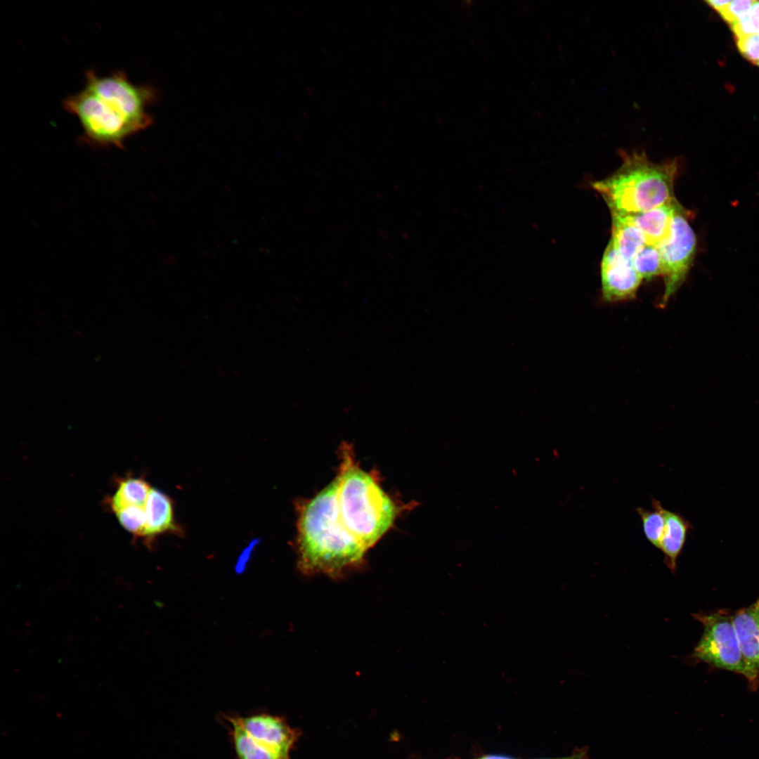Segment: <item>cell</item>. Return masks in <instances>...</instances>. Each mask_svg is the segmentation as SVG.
Masks as SVG:
<instances>
[{
	"label": "cell",
	"mask_w": 759,
	"mask_h": 759,
	"mask_svg": "<svg viewBox=\"0 0 759 759\" xmlns=\"http://www.w3.org/2000/svg\"><path fill=\"white\" fill-rule=\"evenodd\" d=\"M757 65L759 66V63Z\"/></svg>",
	"instance_id": "cb8c5ba5"
},
{
	"label": "cell",
	"mask_w": 759,
	"mask_h": 759,
	"mask_svg": "<svg viewBox=\"0 0 759 759\" xmlns=\"http://www.w3.org/2000/svg\"><path fill=\"white\" fill-rule=\"evenodd\" d=\"M611 216L612 229L610 241L618 253L625 260L632 263L637 252L647 245L645 238L642 231L625 217Z\"/></svg>",
	"instance_id": "4fadbf2b"
},
{
	"label": "cell",
	"mask_w": 759,
	"mask_h": 759,
	"mask_svg": "<svg viewBox=\"0 0 759 759\" xmlns=\"http://www.w3.org/2000/svg\"><path fill=\"white\" fill-rule=\"evenodd\" d=\"M157 96L155 88L135 84L124 72L100 76L89 70L84 88L67 96L63 107L78 119L84 141L122 148L129 137L151 125L148 108Z\"/></svg>",
	"instance_id": "6da1fadb"
},
{
	"label": "cell",
	"mask_w": 759,
	"mask_h": 759,
	"mask_svg": "<svg viewBox=\"0 0 759 759\" xmlns=\"http://www.w3.org/2000/svg\"><path fill=\"white\" fill-rule=\"evenodd\" d=\"M588 748L587 747H582L575 748L573 753L569 756L554 759H588Z\"/></svg>",
	"instance_id": "44dd1931"
},
{
	"label": "cell",
	"mask_w": 759,
	"mask_h": 759,
	"mask_svg": "<svg viewBox=\"0 0 759 759\" xmlns=\"http://www.w3.org/2000/svg\"><path fill=\"white\" fill-rule=\"evenodd\" d=\"M333 479L336 511L345 531L367 551L394 526L404 508L382 488L375 472L363 470L353 448L343 443Z\"/></svg>",
	"instance_id": "3957f363"
},
{
	"label": "cell",
	"mask_w": 759,
	"mask_h": 759,
	"mask_svg": "<svg viewBox=\"0 0 759 759\" xmlns=\"http://www.w3.org/2000/svg\"><path fill=\"white\" fill-rule=\"evenodd\" d=\"M151 488L143 479H122L117 483L116 491L108 500L109 506L113 512L126 506L145 507Z\"/></svg>",
	"instance_id": "5bb4252c"
},
{
	"label": "cell",
	"mask_w": 759,
	"mask_h": 759,
	"mask_svg": "<svg viewBox=\"0 0 759 759\" xmlns=\"http://www.w3.org/2000/svg\"><path fill=\"white\" fill-rule=\"evenodd\" d=\"M146 525L143 537H153L174 527L173 507L168 496L151 488L145 505Z\"/></svg>",
	"instance_id": "7c38bea8"
},
{
	"label": "cell",
	"mask_w": 759,
	"mask_h": 759,
	"mask_svg": "<svg viewBox=\"0 0 759 759\" xmlns=\"http://www.w3.org/2000/svg\"><path fill=\"white\" fill-rule=\"evenodd\" d=\"M737 45L741 53L749 61L759 63V34H751L737 38Z\"/></svg>",
	"instance_id": "ffe728a7"
},
{
	"label": "cell",
	"mask_w": 759,
	"mask_h": 759,
	"mask_svg": "<svg viewBox=\"0 0 759 759\" xmlns=\"http://www.w3.org/2000/svg\"><path fill=\"white\" fill-rule=\"evenodd\" d=\"M225 717L235 722L258 747L280 755L290 757L299 736L297 729L275 715L264 713Z\"/></svg>",
	"instance_id": "52a82bcc"
},
{
	"label": "cell",
	"mask_w": 759,
	"mask_h": 759,
	"mask_svg": "<svg viewBox=\"0 0 759 759\" xmlns=\"http://www.w3.org/2000/svg\"><path fill=\"white\" fill-rule=\"evenodd\" d=\"M687 216V210L680 204L674 215L669 235L656 247L661 259L665 283L663 301L665 302L684 283L694 259L696 238Z\"/></svg>",
	"instance_id": "8992f818"
},
{
	"label": "cell",
	"mask_w": 759,
	"mask_h": 759,
	"mask_svg": "<svg viewBox=\"0 0 759 759\" xmlns=\"http://www.w3.org/2000/svg\"><path fill=\"white\" fill-rule=\"evenodd\" d=\"M759 2V1H758Z\"/></svg>",
	"instance_id": "d4e9b609"
},
{
	"label": "cell",
	"mask_w": 759,
	"mask_h": 759,
	"mask_svg": "<svg viewBox=\"0 0 759 759\" xmlns=\"http://www.w3.org/2000/svg\"><path fill=\"white\" fill-rule=\"evenodd\" d=\"M732 623L747 664L759 675V597L737 610L732 615Z\"/></svg>",
	"instance_id": "9c48e42d"
},
{
	"label": "cell",
	"mask_w": 759,
	"mask_h": 759,
	"mask_svg": "<svg viewBox=\"0 0 759 759\" xmlns=\"http://www.w3.org/2000/svg\"><path fill=\"white\" fill-rule=\"evenodd\" d=\"M718 13L722 11L730 2L728 0H709L706 1Z\"/></svg>",
	"instance_id": "7402d4cb"
},
{
	"label": "cell",
	"mask_w": 759,
	"mask_h": 759,
	"mask_svg": "<svg viewBox=\"0 0 759 759\" xmlns=\"http://www.w3.org/2000/svg\"><path fill=\"white\" fill-rule=\"evenodd\" d=\"M755 2L751 0L730 1L729 4L719 13L727 22L732 25L747 15Z\"/></svg>",
	"instance_id": "d6986e66"
},
{
	"label": "cell",
	"mask_w": 759,
	"mask_h": 759,
	"mask_svg": "<svg viewBox=\"0 0 759 759\" xmlns=\"http://www.w3.org/2000/svg\"><path fill=\"white\" fill-rule=\"evenodd\" d=\"M224 718L231 727V740L237 759H290L258 747L235 722Z\"/></svg>",
	"instance_id": "9a60e30c"
},
{
	"label": "cell",
	"mask_w": 759,
	"mask_h": 759,
	"mask_svg": "<svg viewBox=\"0 0 759 759\" xmlns=\"http://www.w3.org/2000/svg\"><path fill=\"white\" fill-rule=\"evenodd\" d=\"M651 503L653 510L637 507L636 512L642 520L645 537L651 544L659 549L665 528L664 507L655 498H652Z\"/></svg>",
	"instance_id": "2e32d148"
},
{
	"label": "cell",
	"mask_w": 759,
	"mask_h": 759,
	"mask_svg": "<svg viewBox=\"0 0 759 759\" xmlns=\"http://www.w3.org/2000/svg\"><path fill=\"white\" fill-rule=\"evenodd\" d=\"M680 205L675 198L649 211L621 216L642 231L647 245L657 247L669 235L674 215Z\"/></svg>",
	"instance_id": "30bf717a"
},
{
	"label": "cell",
	"mask_w": 759,
	"mask_h": 759,
	"mask_svg": "<svg viewBox=\"0 0 759 759\" xmlns=\"http://www.w3.org/2000/svg\"><path fill=\"white\" fill-rule=\"evenodd\" d=\"M481 759H513L512 758L501 755H486Z\"/></svg>",
	"instance_id": "603a6c76"
},
{
	"label": "cell",
	"mask_w": 759,
	"mask_h": 759,
	"mask_svg": "<svg viewBox=\"0 0 759 759\" xmlns=\"http://www.w3.org/2000/svg\"><path fill=\"white\" fill-rule=\"evenodd\" d=\"M692 616L702 624L703 631L690 659L743 675L750 691L759 689V675L751 670L742 654L732 615L726 610H718Z\"/></svg>",
	"instance_id": "5b68a950"
},
{
	"label": "cell",
	"mask_w": 759,
	"mask_h": 759,
	"mask_svg": "<svg viewBox=\"0 0 759 759\" xmlns=\"http://www.w3.org/2000/svg\"><path fill=\"white\" fill-rule=\"evenodd\" d=\"M665 528L659 549L664 554V562L675 573L677 559L684 547L688 531L692 528L690 522L682 514L663 509Z\"/></svg>",
	"instance_id": "8fae6325"
},
{
	"label": "cell",
	"mask_w": 759,
	"mask_h": 759,
	"mask_svg": "<svg viewBox=\"0 0 759 759\" xmlns=\"http://www.w3.org/2000/svg\"><path fill=\"white\" fill-rule=\"evenodd\" d=\"M333 480L297 505L298 566L306 574L338 578L363 563L366 551L337 526Z\"/></svg>",
	"instance_id": "7a4b0ae2"
},
{
	"label": "cell",
	"mask_w": 759,
	"mask_h": 759,
	"mask_svg": "<svg viewBox=\"0 0 759 759\" xmlns=\"http://www.w3.org/2000/svg\"><path fill=\"white\" fill-rule=\"evenodd\" d=\"M632 266L642 279L662 275L661 255L656 246L645 245L632 259Z\"/></svg>",
	"instance_id": "e0dca14e"
},
{
	"label": "cell",
	"mask_w": 759,
	"mask_h": 759,
	"mask_svg": "<svg viewBox=\"0 0 759 759\" xmlns=\"http://www.w3.org/2000/svg\"><path fill=\"white\" fill-rule=\"evenodd\" d=\"M642 280L632 264L625 260L609 240L601 264L603 298L609 302L634 299Z\"/></svg>",
	"instance_id": "ba28073f"
},
{
	"label": "cell",
	"mask_w": 759,
	"mask_h": 759,
	"mask_svg": "<svg viewBox=\"0 0 759 759\" xmlns=\"http://www.w3.org/2000/svg\"><path fill=\"white\" fill-rule=\"evenodd\" d=\"M120 525L135 536L143 537L146 514L145 507L131 505L114 512Z\"/></svg>",
	"instance_id": "ac0fdd59"
},
{
	"label": "cell",
	"mask_w": 759,
	"mask_h": 759,
	"mask_svg": "<svg viewBox=\"0 0 759 759\" xmlns=\"http://www.w3.org/2000/svg\"><path fill=\"white\" fill-rule=\"evenodd\" d=\"M622 164L608 177L592 183L611 215L625 216L649 211L675 199L677 159L661 163L644 152H620Z\"/></svg>",
	"instance_id": "277c9868"
}]
</instances>
